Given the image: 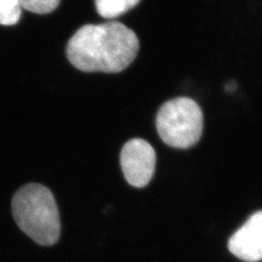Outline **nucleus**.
<instances>
[{
	"label": "nucleus",
	"instance_id": "8",
	"mask_svg": "<svg viewBox=\"0 0 262 262\" xmlns=\"http://www.w3.org/2000/svg\"><path fill=\"white\" fill-rule=\"evenodd\" d=\"M60 0H19L21 9L39 15H45L56 10Z\"/></svg>",
	"mask_w": 262,
	"mask_h": 262
},
{
	"label": "nucleus",
	"instance_id": "2",
	"mask_svg": "<svg viewBox=\"0 0 262 262\" xmlns=\"http://www.w3.org/2000/svg\"><path fill=\"white\" fill-rule=\"evenodd\" d=\"M14 219L19 229L36 243L56 244L60 236V219L54 194L40 184H28L12 201Z\"/></svg>",
	"mask_w": 262,
	"mask_h": 262
},
{
	"label": "nucleus",
	"instance_id": "5",
	"mask_svg": "<svg viewBox=\"0 0 262 262\" xmlns=\"http://www.w3.org/2000/svg\"><path fill=\"white\" fill-rule=\"evenodd\" d=\"M228 249L246 262L262 260V211L254 213L228 241Z\"/></svg>",
	"mask_w": 262,
	"mask_h": 262
},
{
	"label": "nucleus",
	"instance_id": "4",
	"mask_svg": "<svg viewBox=\"0 0 262 262\" xmlns=\"http://www.w3.org/2000/svg\"><path fill=\"white\" fill-rule=\"evenodd\" d=\"M156 152L149 142L141 138L128 141L121 152V165L127 183L134 187H146L152 179Z\"/></svg>",
	"mask_w": 262,
	"mask_h": 262
},
{
	"label": "nucleus",
	"instance_id": "6",
	"mask_svg": "<svg viewBox=\"0 0 262 262\" xmlns=\"http://www.w3.org/2000/svg\"><path fill=\"white\" fill-rule=\"evenodd\" d=\"M140 0H95L97 13L104 19H116L135 7Z\"/></svg>",
	"mask_w": 262,
	"mask_h": 262
},
{
	"label": "nucleus",
	"instance_id": "1",
	"mask_svg": "<svg viewBox=\"0 0 262 262\" xmlns=\"http://www.w3.org/2000/svg\"><path fill=\"white\" fill-rule=\"evenodd\" d=\"M139 51L136 34L123 24L85 25L66 47L68 60L84 72L118 73L130 66Z\"/></svg>",
	"mask_w": 262,
	"mask_h": 262
},
{
	"label": "nucleus",
	"instance_id": "9",
	"mask_svg": "<svg viewBox=\"0 0 262 262\" xmlns=\"http://www.w3.org/2000/svg\"><path fill=\"white\" fill-rule=\"evenodd\" d=\"M235 88H236V84H235L234 82H229L228 84H226L225 90H226L227 92H232Z\"/></svg>",
	"mask_w": 262,
	"mask_h": 262
},
{
	"label": "nucleus",
	"instance_id": "7",
	"mask_svg": "<svg viewBox=\"0 0 262 262\" xmlns=\"http://www.w3.org/2000/svg\"><path fill=\"white\" fill-rule=\"evenodd\" d=\"M21 7L19 0H0V25L12 26L19 21Z\"/></svg>",
	"mask_w": 262,
	"mask_h": 262
},
{
	"label": "nucleus",
	"instance_id": "3",
	"mask_svg": "<svg viewBox=\"0 0 262 262\" xmlns=\"http://www.w3.org/2000/svg\"><path fill=\"white\" fill-rule=\"evenodd\" d=\"M156 125L159 137L166 145L176 149H188L200 140L203 114L193 99L178 97L161 106Z\"/></svg>",
	"mask_w": 262,
	"mask_h": 262
}]
</instances>
